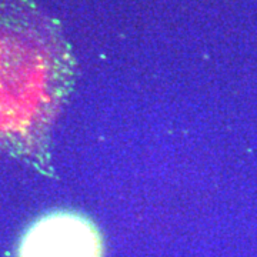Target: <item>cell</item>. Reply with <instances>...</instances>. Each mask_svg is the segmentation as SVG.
<instances>
[{"label": "cell", "mask_w": 257, "mask_h": 257, "mask_svg": "<svg viewBox=\"0 0 257 257\" xmlns=\"http://www.w3.org/2000/svg\"><path fill=\"white\" fill-rule=\"evenodd\" d=\"M59 26L29 0H0V150L43 136L70 72Z\"/></svg>", "instance_id": "1"}, {"label": "cell", "mask_w": 257, "mask_h": 257, "mask_svg": "<svg viewBox=\"0 0 257 257\" xmlns=\"http://www.w3.org/2000/svg\"><path fill=\"white\" fill-rule=\"evenodd\" d=\"M103 237L92 219L74 210H53L29 226L16 257H103Z\"/></svg>", "instance_id": "2"}]
</instances>
